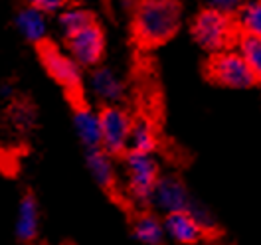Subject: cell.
Wrapping results in <instances>:
<instances>
[{"instance_id": "cell-1", "label": "cell", "mask_w": 261, "mask_h": 245, "mask_svg": "<svg viewBox=\"0 0 261 245\" xmlns=\"http://www.w3.org/2000/svg\"><path fill=\"white\" fill-rule=\"evenodd\" d=\"M184 20L182 0H135L130 18L133 38L145 49L161 48L178 36Z\"/></svg>"}, {"instance_id": "cell-2", "label": "cell", "mask_w": 261, "mask_h": 245, "mask_svg": "<svg viewBox=\"0 0 261 245\" xmlns=\"http://www.w3.org/2000/svg\"><path fill=\"white\" fill-rule=\"evenodd\" d=\"M121 162V186L125 200L137 210L150 208L156 182L163 174L156 154L129 150L119 158Z\"/></svg>"}, {"instance_id": "cell-3", "label": "cell", "mask_w": 261, "mask_h": 245, "mask_svg": "<svg viewBox=\"0 0 261 245\" xmlns=\"http://www.w3.org/2000/svg\"><path fill=\"white\" fill-rule=\"evenodd\" d=\"M188 34L196 46L208 56L233 48L240 38L233 16L204 6H200L188 20Z\"/></svg>"}, {"instance_id": "cell-4", "label": "cell", "mask_w": 261, "mask_h": 245, "mask_svg": "<svg viewBox=\"0 0 261 245\" xmlns=\"http://www.w3.org/2000/svg\"><path fill=\"white\" fill-rule=\"evenodd\" d=\"M204 73L212 85L228 91H249L255 85H259L236 46L208 56Z\"/></svg>"}, {"instance_id": "cell-5", "label": "cell", "mask_w": 261, "mask_h": 245, "mask_svg": "<svg viewBox=\"0 0 261 245\" xmlns=\"http://www.w3.org/2000/svg\"><path fill=\"white\" fill-rule=\"evenodd\" d=\"M38 53H40V62L44 69L48 71V75L62 85L69 95H77L85 89V79H83V67L71 58L69 51H64L60 46L51 44V42H44L38 46Z\"/></svg>"}, {"instance_id": "cell-6", "label": "cell", "mask_w": 261, "mask_h": 245, "mask_svg": "<svg viewBox=\"0 0 261 245\" xmlns=\"http://www.w3.org/2000/svg\"><path fill=\"white\" fill-rule=\"evenodd\" d=\"M99 113H101V148L121 158L123 154L129 152L135 117L127 107H123V103L101 107Z\"/></svg>"}, {"instance_id": "cell-7", "label": "cell", "mask_w": 261, "mask_h": 245, "mask_svg": "<svg viewBox=\"0 0 261 245\" xmlns=\"http://www.w3.org/2000/svg\"><path fill=\"white\" fill-rule=\"evenodd\" d=\"M65 46H67V51L71 53V58L80 66L85 69H93V67L101 66V62L105 58L107 36L97 20H91L82 30L65 38Z\"/></svg>"}, {"instance_id": "cell-8", "label": "cell", "mask_w": 261, "mask_h": 245, "mask_svg": "<svg viewBox=\"0 0 261 245\" xmlns=\"http://www.w3.org/2000/svg\"><path fill=\"white\" fill-rule=\"evenodd\" d=\"M85 91L101 107L121 105L127 95V83L115 67L97 66L89 71L85 79Z\"/></svg>"}, {"instance_id": "cell-9", "label": "cell", "mask_w": 261, "mask_h": 245, "mask_svg": "<svg viewBox=\"0 0 261 245\" xmlns=\"http://www.w3.org/2000/svg\"><path fill=\"white\" fill-rule=\"evenodd\" d=\"M192 192L188 190L186 182L180 178L174 172H163L161 178L156 182L154 194H152V202H150V210H154L161 215L166 213L182 212L188 210L192 204Z\"/></svg>"}, {"instance_id": "cell-10", "label": "cell", "mask_w": 261, "mask_h": 245, "mask_svg": "<svg viewBox=\"0 0 261 245\" xmlns=\"http://www.w3.org/2000/svg\"><path fill=\"white\" fill-rule=\"evenodd\" d=\"M83 162L89 178L103 192H117L121 186V164L117 156L109 154L105 148H89L83 150Z\"/></svg>"}, {"instance_id": "cell-11", "label": "cell", "mask_w": 261, "mask_h": 245, "mask_svg": "<svg viewBox=\"0 0 261 245\" xmlns=\"http://www.w3.org/2000/svg\"><path fill=\"white\" fill-rule=\"evenodd\" d=\"M42 229V208L34 192H24L16 204L14 237L20 243L30 245L38 239Z\"/></svg>"}, {"instance_id": "cell-12", "label": "cell", "mask_w": 261, "mask_h": 245, "mask_svg": "<svg viewBox=\"0 0 261 245\" xmlns=\"http://www.w3.org/2000/svg\"><path fill=\"white\" fill-rule=\"evenodd\" d=\"M166 239L176 245H200L208 235L188 210L163 215Z\"/></svg>"}, {"instance_id": "cell-13", "label": "cell", "mask_w": 261, "mask_h": 245, "mask_svg": "<svg viewBox=\"0 0 261 245\" xmlns=\"http://www.w3.org/2000/svg\"><path fill=\"white\" fill-rule=\"evenodd\" d=\"M71 131L75 134L83 150L101 147V113L99 109L82 103L73 107L71 113Z\"/></svg>"}, {"instance_id": "cell-14", "label": "cell", "mask_w": 261, "mask_h": 245, "mask_svg": "<svg viewBox=\"0 0 261 245\" xmlns=\"http://www.w3.org/2000/svg\"><path fill=\"white\" fill-rule=\"evenodd\" d=\"M14 28L18 34L34 46H40L44 42H48L49 34V24H48V14H44L42 10L34 8V6H24L20 8L14 16Z\"/></svg>"}, {"instance_id": "cell-15", "label": "cell", "mask_w": 261, "mask_h": 245, "mask_svg": "<svg viewBox=\"0 0 261 245\" xmlns=\"http://www.w3.org/2000/svg\"><path fill=\"white\" fill-rule=\"evenodd\" d=\"M130 235L141 245H163L166 241L163 215L154 210H139L130 222Z\"/></svg>"}, {"instance_id": "cell-16", "label": "cell", "mask_w": 261, "mask_h": 245, "mask_svg": "<svg viewBox=\"0 0 261 245\" xmlns=\"http://www.w3.org/2000/svg\"><path fill=\"white\" fill-rule=\"evenodd\" d=\"M159 145H161V141H159V131H156V125H154V123H152L148 117H135L133 131H130L129 150L156 154Z\"/></svg>"}, {"instance_id": "cell-17", "label": "cell", "mask_w": 261, "mask_h": 245, "mask_svg": "<svg viewBox=\"0 0 261 245\" xmlns=\"http://www.w3.org/2000/svg\"><path fill=\"white\" fill-rule=\"evenodd\" d=\"M233 20L240 34L261 38V0H244Z\"/></svg>"}, {"instance_id": "cell-18", "label": "cell", "mask_w": 261, "mask_h": 245, "mask_svg": "<svg viewBox=\"0 0 261 245\" xmlns=\"http://www.w3.org/2000/svg\"><path fill=\"white\" fill-rule=\"evenodd\" d=\"M91 20H95L93 14L82 6H65L60 14H56V26H58V32L64 38H69L71 34L87 26Z\"/></svg>"}, {"instance_id": "cell-19", "label": "cell", "mask_w": 261, "mask_h": 245, "mask_svg": "<svg viewBox=\"0 0 261 245\" xmlns=\"http://www.w3.org/2000/svg\"><path fill=\"white\" fill-rule=\"evenodd\" d=\"M236 48L244 56V60L247 62L251 73L255 75L257 83H261V38L240 34V38L236 42Z\"/></svg>"}, {"instance_id": "cell-20", "label": "cell", "mask_w": 261, "mask_h": 245, "mask_svg": "<svg viewBox=\"0 0 261 245\" xmlns=\"http://www.w3.org/2000/svg\"><path fill=\"white\" fill-rule=\"evenodd\" d=\"M188 212L194 215L196 222L200 224V228L206 231V235H214V233H218V231H220V224H218V220H216L214 212L206 206V204H204V202H200L198 198L192 200V204H190Z\"/></svg>"}, {"instance_id": "cell-21", "label": "cell", "mask_w": 261, "mask_h": 245, "mask_svg": "<svg viewBox=\"0 0 261 245\" xmlns=\"http://www.w3.org/2000/svg\"><path fill=\"white\" fill-rule=\"evenodd\" d=\"M34 121H36V113H34V109L30 105H26V103H18L12 107V123H14V127L20 129L22 132H30L34 127Z\"/></svg>"}, {"instance_id": "cell-22", "label": "cell", "mask_w": 261, "mask_h": 245, "mask_svg": "<svg viewBox=\"0 0 261 245\" xmlns=\"http://www.w3.org/2000/svg\"><path fill=\"white\" fill-rule=\"evenodd\" d=\"M244 0H200V6L204 8H212L218 12H224L229 16H236V12L242 8Z\"/></svg>"}, {"instance_id": "cell-23", "label": "cell", "mask_w": 261, "mask_h": 245, "mask_svg": "<svg viewBox=\"0 0 261 245\" xmlns=\"http://www.w3.org/2000/svg\"><path fill=\"white\" fill-rule=\"evenodd\" d=\"M28 4L49 16V14H60L69 4V0H28Z\"/></svg>"}, {"instance_id": "cell-24", "label": "cell", "mask_w": 261, "mask_h": 245, "mask_svg": "<svg viewBox=\"0 0 261 245\" xmlns=\"http://www.w3.org/2000/svg\"><path fill=\"white\" fill-rule=\"evenodd\" d=\"M0 95L4 99H14V87H12L10 83H4V85L0 87Z\"/></svg>"}, {"instance_id": "cell-25", "label": "cell", "mask_w": 261, "mask_h": 245, "mask_svg": "<svg viewBox=\"0 0 261 245\" xmlns=\"http://www.w3.org/2000/svg\"><path fill=\"white\" fill-rule=\"evenodd\" d=\"M73 2H77V4H80V2H85V0H73Z\"/></svg>"}]
</instances>
